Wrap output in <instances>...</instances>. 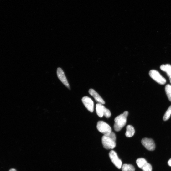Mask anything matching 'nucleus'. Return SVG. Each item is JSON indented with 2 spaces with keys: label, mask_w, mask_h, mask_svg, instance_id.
<instances>
[{
  "label": "nucleus",
  "mask_w": 171,
  "mask_h": 171,
  "mask_svg": "<svg viewBox=\"0 0 171 171\" xmlns=\"http://www.w3.org/2000/svg\"><path fill=\"white\" fill-rule=\"evenodd\" d=\"M128 114V111H126L115 118L114 128L116 131H120L125 126Z\"/></svg>",
  "instance_id": "f03ea898"
},
{
  "label": "nucleus",
  "mask_w": 171,
  "mask_h": 171,
  "mask_svg": "<svg viewBox=\"0 0 171 171\" xmlns=\"http://www.w3.org/2000/svg\"><path fill=\"white\" fill-rule=\"evenodd\" d=\"M168 163L170 166H171V158L168 160Z\"/></svg>",
  "instance_id": "a211bd4d"
},
{
  "label": "nucleus",
  "mask_w": 171,
  "mask_h": 171,
  "mask_svg": "<svg viewBox=\"0 0 171 171\" xmlns=\"http://www.w3.org/2000/svg\"><path fill=\"white\" fill-rule=\"evenodd\" d=\"M171 115V105L169 106L163 117V120L166 121L168 120Z\"/></svg>",
  "instance_id": "dca6fc26"
},
{
  "label": "nucleus",
  "mask_w": 171,
  "mask_h": 171,
  "mask_svg": "<svg viewBox=\"0 0 171 171\" xmlns=\"http://www.w3.org/2000/svg\"><path fill=\"white\" fill-rule=\"evenodd\" d=\"M160 68L162 70L166 73L169 78H171V65H163L160 66Z\"/></svg>",
  "instance_id": "9b49d317"
},
{
  "label": "nucleus",
  "mask_w": 171,
  "mask_h": 171,
  "mask_svg": "<svg viewBox=\"0 0 171 171\" xmlns=\"http://www.w3.org/2000/svg\"><path fill=\"white\" fill-rule=\"evenodd\" d=\"M57 74L58 78L62 83L68 88L70 89L69 84L67 81L66 77L65 74L64 72L60 68H59L57 70Z\"/></svg>",
  "instance_id": "1a4fd4ad"
},
{
  "label": "nucleus",
  "mask_w": 171,
  "mask_h": 171,
  "mask_svg": "<svg viewBox=\"0 0 171 171\" xmlns=\"http://www.w3.org/2000/svg\"><path fill=\"white\" fill-rule=\"evenodd\" d=\"M9 171H17L14 168H12L10 169Z\"/></svg>",
  "instance_id": "6ab92c4d"
},
{
  "label": "nucleus",
  "mask_w": 171,
  "mask_h": 171,
  "mask_svg": "<svg viewBox=\"0 0 171 171\" xmlns=\"http://www.w3.org/2000/svg\"><path fill=\"white\" fill-rule=\"evenodd\" d=\"M82 101L84 106L91 112H93L94 110V103L92 100L88 96L82 98Z\"/></svg>",
  "instance_id": "6e6552de"
},
{
  "label": "nucleus",
  "mask_w": 171,
  "mask_h": 171,
  "mask_svg": "<svg viewBox=\"0 0 171 171\" xmlns=\"http://www.w3.org/2000/svg\"><path fill=\"white\" fill-rule=\"evenodd\" d=\"M142 169L143 171H152V167L149 163L147 162L142 168Z\"/></svg>",
  "instance_id": "f3484780"
},
{
  "label": "nucleus",
  "mask_w": 171,
  "mask_h": 171,
  "mask_svg": "<svg viewBox=\"0 0 171 171\" xmlns=\"http://www.w3.org/2000/svg\"><path fill=\"white\" fill-rule=\"evenodd\" d=\"M97 128L104 135H108L112 132L110 126L103 121H99L97 122Z\"/></svg>",
  "instance_id": "20e7f679"
},
{
  "label": "nucleus",
  "mask_w": 171,
  "mask_h": 171,
  "mask_svg": "<svg viewBox=\"0 0 171 171\" xmlns=\"http://www.w3.org/2000/svg\"><path fill=\"white\" fill-rule=\"evenodd\" d=\"M169 80L170 83H171V78H169Z\"/></svg>",
  "instance_id": "aec40b11"
},
{
  "label": "nucleus",
  "mask_w": 171,
  "mask_h": 171,
  "mask_svg": "<svg viewBox=\"0 0 171 171\" xmlns=\"http://www.w3.org/2000/svg\"><path fill=\"white\" fill-rule=\"evenodd\" d=\"M165 91L168 100L171 102V85H167L165 86Z\"/></svg>",
  "instance_id": "2eb2a0df"
},
{
  "label": "nucleus",
  "mask_w": 171,
  "mask_h": 171,
  "mask_svg": "<svg viewBox=\"0 0 171 171\" xmlns=\"http://www.w3.org/2000/svg\"><path fill=\"white\" fill-rule=\"evenodd\" d=\"M116 134L112 132L108 135H104L102 138L103 147L107 150L113 149L116 147Z\"/></svg>",
  "instance_id": "f257e3e1"
},
{
  "label": "nucleus",
  "mask_w": 171,
  "mask_h": 171,
  "mask_svg": "<svg viewBox=\"0 0 171 171\" xmlns=\"http://www.w3.org/2000/svg\"><path fill=\"white\" fill-rule=\"evenodd\" d=\"M126 129L125 135L127 137H130L133 136L135 133V130L132 126L131 125L127 126Z\"/></svg>",
  "instance_id": "f8f14e48"
},
{
  "label": "nucleus",
  "mask_w": 171,
  "mask_h": 171,
  "mask_svg": "<svg viewBox=\"0 0 171 171\" xmlns=\"http://www.w3.org/2000/svg\"><path fill=\"white\" fill-rule=\"evenodd\" d=\"M109 156L113 164L118 169H121L122 162L118 157L117 153L115 151L111 150L109 152Z\"/></svg>",
  "instance_id": "423d86ee"
},
{
  "label": "nucleus",
  "mask_w": 171,
  "mask_h": 171,
  "mask_svg": "<svg viewBox=\"0 0 171 171\" xmlns=\"http://www.w3.org/2000/svg\"><path fill=\"white\" fill-rule=\"evenodd\" d=\"M150 76L155 81L161 85H164L166 82L165 79L159 73L155 70H152L149 73Z\"/></svg>",
  "instance_id": "39448f33"
},
{
  "label": "nucleus",
  "mask_w": 171,
  "mask_h": 171,
  "mask_svg": "<svg viewBox=\"0 0 171 171\" xmlns=\"http://www.w3.org/2000/svg\"><path fill=\"white\" fill-rule=\"evenodd\" d=\"M122 171H135V168L132 165L125 164L122 166Z\"/></svg>",
  "instance_id": "4468645a"
},
{
  "label": "nucleus",
  "mask_w": 171,
  "mask_h": 171,
  "mask_svg": "<svg viewBox=\"0 0 171 171\" xmlns=\"http://www.w3.org/2000/svg\"><path fill=\"white\" fill-rule=\"evenodd\" d=\"M89 94L94 98L96 101L98 103L102 104H104L105 103L102 97L95 90L93 89H90L89 90Z\"/></svg>",
  "instance_id": "9d476101"
},
{
  "label": "nucleus",
  "mask_w": 171,
  "mask_h": 171,
  "mask_svg": "<svg viewBox=\"0 0 171 171\" xmlns=\"http://www.w3.org/2000/svg\"><path fill=\"white\" fill-rule=\"evenodd\" d=\"M141 143L147 150L150 151L155 150L156 148L154 140L152 139L145 138L141 141Z\"/></svg>",
  "instance_id": "0eeeda50"
},
{
  "label": "nucleus",
  "mask_w": 171,
  "mask_h": 171,
  "mask_svg": "<svg viewBox=\"0 0 171 171\" xmlns=\"http://www.w3.org/2000/svg\"><path fill=\"white\" fill-rule=\"evenodd\" d=\"M147 163L146 160L142 158H138L136 161V163L138 166L141 169Z\"/></svg>",
  "instance_id": "ddd939ff"
},
{
  "label": "nucleus",
  "mask_w": 171,
  "mask_h": 171,
  "mask_svg": "<svg viewBox=\"0 0 171 171\" xmlns=\"http://www.w3.org/2000/svg\"><path fill=\"white\" fill-rule=\"evenodd\" d=\"M96 112L97 115L100 118L104 116L106 118H109L111 115L110 110L106 108L103 104L97 103L96 105Z\"/></svg>",
  "instance_id": "7ed1b4c3"
}]
</instances>
